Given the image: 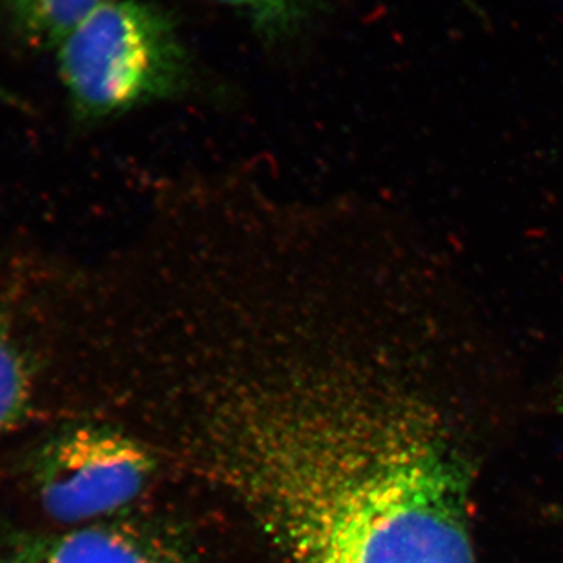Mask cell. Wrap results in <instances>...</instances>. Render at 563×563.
Listing matches in <instances>:
<instances>
[{"label":"cell","instance_id":"6da1fadb","mask_svg":"<svg viewBox=\"0 0 563 563\" xmlns=\"http://www.w3.org/2000/svg\"><path fill=\"white\" fill-rule=\"evenodd\" d=\"M214 466L288 563H476L474 468L420 396L340 369L240 384Z\"/></svg>","mask_w":563,"mask_h":563},{"label":"cell","instance_id":"7a4b0ae2","mask_svg":"<svg viewBox=\"0 0 563 563\" xmlns=\"http://www.w3.org/2000/svg\"><path fill=\"white\" fill-rule=\"evenodd\" d=\"M58 76L84 121L120 117L188 88L187 51L163 11L106 0L57 47Z\"/></svg>","mask_w":563,"mask_h":563},{"label":"cell","instance_id":"3957f363","mask_svg":"<svg viewBox=\"0 0 563 563\" xmlns=\"http://www.w3.org/2000/svg\"><path fill=\"white\" fill-rule=\"evenodd\" d=\"M152 466L150 453L120 432L91 426L74 429L38 455L40 501L60 523H101L140 495Z\"/></svg>","mask_w":563,"mask_h":563},{"label":"cell","instance_id":"277c9868","mask_svg":"<svg viewBox=\"0 0 563 563\" xmlns=\"http://www.w3.org/2000/svg\"><path fill=\"white\" fill-rule=\"evenodd\" d=\"M0 563H184L161 537L118 523L79 526L13 544Z\"/></svg>","mask_w":563,"mask_h":563},{"label":"cell","instance_id":"5b68a950","mask_svg":"<svg viewBox=\"0 0 563 563\" xmlns=\"http://www.w3.org/2000/svg\"><path fill=\"white\" fill-rule=\"evenodd\" d=\"M106 0H0V25L29 47H55Z\"/></svg>","mask_w":563,"mask_h":563},{"label":"cell","instance_id":"8992f818","mask_svg":"<svg viewBox=\"0 0 563 563\" xmlns=\"http://www.w3.org/2000/svg\"><path fill=\"white\" fill-rule=\"evenodd\" d=\"M32 393L29 363L9 325L0 320V439L24 421Z\"/></svg>","mask_w":563,"mask_h":563},{"label":"cell","instance_id":"52a82bcc","mask_svg":"<svg viewBox=\"0 0 563 563\" xmlns=\"http://www.w3.org/2000/svg\"><path fill=\"white\" fill-rule=\"evenodd\" d=\"M239 11L266 35H284L299 25L312 0H217Z\"/></svg>","mask_w":563,"mask_h":563},{"label":"cell","instance_id":"ba28073f","mask_svg":"<svg viewBox=\"0 0 563 563\" xmlns=\"http://www.w3.org/2000/svg\"><path fill=\"white\" fill-rule=\"evenodd\" d=\"M553 514L555 517L562 518L563 520V507H559V509H553Z\"/></svg>","mask_w":563,"mask_h":563}]
</instances>
